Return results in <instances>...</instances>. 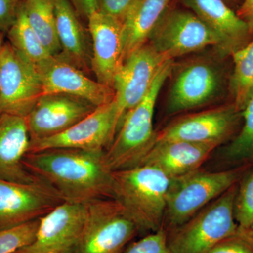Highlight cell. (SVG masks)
Here are the masks:
<instances>
[{
  "mask_svg": "<svg viewBox=\"0 0 253 253\" xmlns=\"http://www.w3.org/2000/svg\"><path fill=\"white\" fill-rule=\"evenodd\" d=\"M23 165L66 202L87 204L99 199H115L113 171L105 151L51 149L27 153Z\"/></svg>",
  "mask_w": 253,
  "mask_h": 253,
  "instance_id": "obj_1",
  "label": "cell"
},
{
  "mask_svg": "<svg viewBox=\"0 0 253 253\" xmlns=\"http://www.w3.org/2000/svg\"><path fill=\"white\" fill-rule=\"evenodd\" d=\"M115 199L141 231L159 230L164 223L172 179L147 165L113 172Z\"/></svg>",
  "mask_w": 253,
  "mask_h": 253,
  "instance_id": "obj_2",
  "label": "cell"
},
{
  "mask_svg": "<svg viewBox=\"0 0 253 253\" xmlns=\"http://www.w3.org/2000/svg\"><path fill=\"white\" fill-rule=\"evenodd\" d=\"M174 61L163 65L144 99L126 113L105 151L106 163L113 172L139 166L156 143V131L153 126L155 107L163 86L172 74Z\"/></svg>",
  "mask_w": 253,
  "mask_h": 253,
  "instance_id": "obj_3",
  "label": "cell"
},
{
  "mask_svg": "<svg viewBox=\"0 0 253 253\" xmlns=\"http://www.w3.org/2000/svg\"><path fill=\"white\" fill-rule=\"evenodd\" d=\"M236 184L172 229L168 240L170 253H208L224 239L239 233L234 217Z\"/></svg>",
  "mask_w": 253,
  "mask_h": 253,
  "instance_id": "obj_4",
  "label": "cell"
},
{
  "mask_svg": "<svg viewBox=\"0 0 253 253\" xmlns=\"http://www.w3.org/2000/svg\"><path fill=\"white\" fill-rule=\"evenodd\" d=\"M140 230L116 199L86 204V218L74 253H123Z\"/></svg>",
  "mask_w": 253,
  "mask_h": 253,
  "instance_id": "obj_5",
  "label": "cell"
},
{
  "mask_svg": "<svg viewBox=\"0 0 253 253\" xmlns=\"http://www.w3.org/2000/svg\"><path fill=\"white\" fill-rule=\"evenodd\" d=\"M243 172V168L214 172L198 169L172 179L163 224L172 230L181 226L235 185Z\"/></svg>",
  "mask_w": 253,
  "mask_h": 253,
  "instance_id": "obj_6",
  "label": "cell"
},
{
  "mask_svg": "<svg viewBox=\"0 0 253 253\" xmlns=\"http://www.w3.org/2000/svg\"><path fill=\"white\" fill-rule=\"evenodd\" d=\"M149 42L167 61L197 52L208 46L215 49L217 37L190 10H166L150 36Z\"/></svg>",
  "mask_w": 253,
  "mask_h": 253,
  "instance_id": "obj_7",
  "label": "cell"
},
{
  "mask_svg": "<svg viewBox=\"0 0 253 253\" xmlns=\"http://www.w3.org/2000/svg\"><path fill=\"white\" fill-rule=\"evenodd\" d=\"M175 73L168 99L169 114L211 104L220 96L224 89V73L210 59L191 60L179 66Z\"/></svg>",
  "mask_w": 253,
  "mask_h": 253,
  "instance_id": "obj_8",
  "label": "cell"
},
{
  "mask_svg": "<svg viewBox=\"0 0 253 253\" xmlns=\"http://www.w3.org/2000/svg\"><path fill=\"white\" fill-rule=\"evenodd\" d=\"M42 94L36 67L4 43L0 49V113L26 118Z\"/></svg>",
  "mask_w": 253,
  "mask_h": 253,
  "instance_id": "obj_9",
  "label": "cell"
},
{
  "mask_svg": "<svg viewBox=\"0 0 253 253\" xmlns=\"http://www.w3.org/2000/svg\"><path fill=\"white\" fill-rule=\"evenodd\" d=\"M241 118V112L232 103L186 115L156 132V143L182 141L217 147L235 132Z\"/></svg>",
  "mask_w": 253,
  "mask_h": 253,
  "instance_id": "obj_10",
  "label": "cell"
},
{
  "mask_svg": "<svg viewBox=\"0 0 253 253\" xmlns=\"http://www.w3.org/2000/svg\"><path fill=\"white\" fill-rule=\"evenodd\" d=\"M167 61L149 42L123 61L113 81L118 129L126 113L144 99L160 70Z\"/></svg>",
  "mask_w": 253,
  "mask_h": 253,
  "instance_id": "obj_11",
  "label": "cell"
},
{
  "mask_svg": "<svg viewBox=\"0 0 253 253\" xmlns=\"http://www.w3.org/2000/svg\"><path fill=\"white\" fill-rule=\"evenodd\" d=\"M63 202L41 179L23 184L0 179V231L41 219Z\"/></svg>",
  "mask_w": 253,
  "mask_h": 253,
  "instance_id": "obj_12",
  "label": "cell"
},
{
  "mask_svg": "<svg viewBox=\"0 0 253 253\" xmlns=\"http://www.w3.org/2000/svg\"><path fill=\"white\" fill-rule=\"evenodd\" d=\"M118 129L117 106L113 99L109 104L96 108L94 112L67 130L51 137L31 141L28 153L51 149L106 151L114 139Z\"/></svg>",
  "mask_w": 253,
  "mask_h": 253,
  "instance_id": "obj_13",
  "label": "cell"
},
{
  "mask_svg": "<svg viewBox=\"0 0 253 253\" xmlns=\"http://www.w3.org/2000/svg\"><path fill=\"white\" fill-rule=\"evenodd\" d=\"M85 218L86 204L65 201L40 219L33 242L14 253H74Z\"/></svg>",
  "mask_w": 253,
  "mask_h": 253,
  "instance_id": "obj_14",
  "label": "cell"
},
{
  "mask_svg": "<svg viewBox=\"0 0 253 253\" xmlns=\"http://www.w3.org/2000/svg\"><path fill=\"white\" fill-rule=\"evenodd\" d=\"M96 108L89 101L72 95H42L26 117L31 141L51 137L67 130Z\"/></svg>",
  "mask_w": 253,
  "mask_h": 253,
  "instance_id": "obj_15",
  "label": "cell"
},
{
  "mask_svg": "<svg viewBox=\"0 0 253 253\" xmlns=\"http://www.w3.org/2000/svg\"><path fill=\"white\" fill-rule=\"evenodd\" d=\"M36 69L42 84L43 94L72 95L96 107L114 99V89L91 79L85 73L59 56H51Z\"/></svg>",
  "mask_w": 253,
  "mask_h": 253,
  "instance_id": "obj_16",
  "label": "cell"
},
{
  "mask_svg": "<svg viewBox=\"0 0 253 253\" xmlns=\"http://www.w3.org/2000/svg\"><path fill=\"white\" fill-rule=\"evenodd\" d=\"M88 21L91 71L96 81L113 89L115 76L123 63V22L99 11L91 14Z\"/></svg>",
  "mask_w": 253,
  "mask_h": 253,
  "instance_id": "obj_17",
  "label": "cell"
},
{
  "mask_svg": "<svg viewBox=\"0 0 253 253\" xmlns=\"http://www.w3.org/2000/svg\"><path fill=\"white\" fill-rule=\"evenodd\" d=\"M217 37L218 56L224 59L253 39L249 26L224 0H181Z\"/></svg>",
  "mask_w": 253,
  "mask_h": 253,
  "instance_id": "obj_18",
  "label": "cell"
},
{
  "mask_svg": "<svg viewBox=\"0 0 253 253\" xmlns=\"http://www.w3.org/2000/svg\"><path fill=\"white\" fill-rule=\"evenodd\" d=\"M30 143L26 118L0 113V179L23 184L40 180L23 165Z\"/></svg>",
  "mask_w": 253,
  "mask_h": 253,
  "instance_id": "obj_19",
  "label": "cell"
},
{
  "mask_svg": "<svg viewBox=\"0 0 253 253\" xmlns=\"http://www.w3.org/2000/svg\"><path fill=\"white\" fill-rule=\"evenodd\" d=\"M216 148L212 144L182 141L156 142L139 166H153L174 179L198 170Z\"/></svg>",
  "mask_w": 253,
  "mask_h": 253,
  "instance_id": "obj_20",
  "label": "cell"
},
{
  "mask_svg": "<svg viewBox=\"0 0 253 253\" xmlns=\"http://www.w3.org/2000/svg\"><path fill=\"white\" fill-rule=\"evenodd\" d=\"M56 31L61 51V59L83 72L91 70L90 34L80 21L76 10L68 0H54Z\"/></svg>",
  "mask_w": 253,
  "mask_h": 253,
  "instance_id": "obj_21",
  "label": "cell"
},
{
  "mask_svg": "<svg viewBox=\"0 0 253 253\" xmlns=\"http://www.w3.org/2000/svg\"><path fill=\"white\" fill-rule=\"evenodd\" d=\"M171 0H136L123 21V63L149 42Z\"/></svg>",
  "mask_w": 253,
  "mask_h": 253,
  "instance_id": "obj_22",
  "label": "cell"
},
{
  "mask_svg": "<svg viewBox=\"0 0 253 253\" xmlns=\"http://www.w3.org/2000/svg\"><path fill=\"white\" fill-rule=\"evenodd\" d=\"M25 14L43 46L52 56L61 51L54 11V0H22Z\"/></svg>",
  "mask_w": 253,
  "mask_h": 253,
  "instance_id": "obj_23",
  "label": "cell"
},
{
  "mask_svg": "<svg viewBox=\"0 0 253 253\" xmlns=\"http://www.w3.org/2000/svg\"><path fill=\"white\" fill-rule=\"evenodd\" d=\"M6 35L9 39L8 42L13 49L36 68L52 56L43 46L28 23L22 1L20 4L16 21Z\"/></svg>",
  "mask_w": 253,
  "mask_h": 253,
  "instance_id": "obj_24",
  "label": "cell"
},
{
  "mask_svg": "<svg viewBox=\"0 0 253 253\" xmlns=\"http://www.w3.org/2000/svg\"><path fill=\"white\" fill-rule=\"evenodd\" d=\"M231 57L234 63L229 83L231 103L241 112L253 96V38Z\"/></svg>",
  "mask_w": 253,
  "mask_h": 253,
  "instance_id": "obj_25",
  "label": "cell"
},
{
  "mask_svg": "<svg viewBox=\"0 0 253 253\" xmlns=\"http://www.w3.org/2000/svg\"><path fill=\"white\" fill-rule=\"evenodd\" d=\"M241 116L242 128L224 151V158L230 162L253 161V96L241 111Z\"/></svg>",
  "mask_w": 253,
  "mask_h": 253,
  "instance_id": "obj_26",
  "label": "cell"
},
{
  "mask_svg": "<svg viewBox=\"0 0 253 253\" xmlns=\"http://www.w3.org/2000/svg\"><path fill=\"white\" fill-rule=\"evenodd\" d=\"M234 212L239 230L249 231L253 225V170L245 176L238 187Z\"/></svg>",
  "mask_w": 253,
  "mask_h": 253,
  "instance_id": "obj_27",
  "label": "cell"
},
{
  "mask_svg": "<svg viewBox=\"0 0 253 253\" xmlns=\"http://www.w3.org/2000/svg\"><path fill=\"white\" fill-rule=\"evenodd\" d=\"M40 219L0 231V253H14L36 238Z\"/></svg>",
  "mask_w": 253,
  "mask_h": 253,
  "instance_id": "obj_28",
  "label": "cell"
},
{
  "mask_svg": "<svg viewBox=\"0 0 253 253\" xmlns=\"http://www.w3.org/2000/svg\"><path fill=\"white\" fill-rule=\"evenodd\" d=\"M123 253H170L163 227L127 246Z\"/></svg>",
  "mask_w": 253,
  "mask_h": 253,
  "instance_id": "obj_29",
  "label": "cell"
},
{
  "mask_svg": "<svg viewBox=\"0 0 253 253\" xmlns=\"http://www.w3.org/2000/svg\"><path fill=\"white\" fill-rule=\"evenodd\" d=\"M208 253H253V241L244 231L221 241Z\"/></svg>",
  "mask_w": 253,
  "mask_h": 253,
  "instance_id": "obj_30",
  "label": "cell"
},
{
  "mask_svg": "<svg viewBox=\"0 0 253 253\" xmlns=\"http://www.w3.org/2000/svg\"><path fill=\"white\" fill-rule=\"evenodd\" d=\"M136 0H98V11L123 21Z\"/></svg>",
  "mask_w": 253,
  "mask_h": 253,
  "instance_id": "obj_31",
  "label": "cell"
},
{
  "mask_svg": "<svg viewBox=\"0 0 253 253\" xmlns=\"http://www.w3.org/2000/svg\"><path fill=\"white\" fill-rule=\"evenodd\" d=\"M22 0H0V31L6 34L14 25Z\"/></svg>",
  "mask_w": 253,
  "mask_h": 253,
  "instance_id": "obj_32",
  "label": "cell"
},
{
  "mask_svg": "<svg viewBox=\"0 0 253 253\" xmlns=\"http://www.w3.org/2000/svg\"><path fill=\"white\" fill-rule=\"evenodd\" d=\"M78 16L89 18L98 11V0H68Z\"/></svg>",
  "mask_w": 253,
  "mask_h": 253,
  "instance_id": "obj_33",
  "label": "cell"
},
{
  "mask_svg": "<svg viewBox=\"0 0 253 253\" xmlns=\"http://www.w3.org/2000/svg\"><path fill=\"white\" fill-rule=\"evenodd\" d=\"M236 12L238 16L247 24L253 35V0H243Z\"/></svg>",
  "mask_w": 253,
  "mask_h": 253,
  "instance_id": "obj_34",
  "label": "cell"
},
{
  "mask_svg": "<svg viewBox=\"0 0 253 253\" xmlns=\"http://www.w3.org/2000/svg\"><path fill=\"white\" fill-rule=\"evenodd\" d=\"M246 233L250 236V238H251L253 241V225L251 226V229H250L249 231H246Z\"/></svg>",
  "mask_w": 253,
  "mask_h": 253,
  "instance_id": "obj_35",
  "label": "cell"
},
{
  "mask_svg": "<svg viewBox=\"0 0 253 253\" xmlns=\"http://www.w3.org/2000/svg\"><path fill=\"white\" fill-rule=\"evenodd\" d=\"M4 44V34L0 31V49Z\"/></svg>",
  "mask_w": 253,
  "mask_h": 253,
  "instance_id": "obj_36",
  "label": "cell"
},
{
  "mask_svg": "<svg viewBox=\"0 0 253 253\" xmlns=\"http://www.w3.org/2000/svg\"><path fill=\"white\" fill-rule=\"evenodd\" d=\"M224 1H226V0H224ZM227 1H230V2H238L240 0H227Z\"/></svg>",
  "mask_w": 253,
  "mask_h": 253,
  "instance_id": "obj_37",
  "label": "cell"
}]
</instances>
